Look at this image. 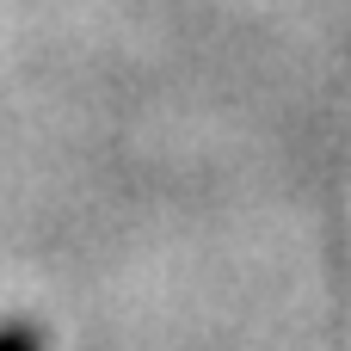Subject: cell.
I'll use <instances>...</instances> for the list:
<instances>
[{"mask_svg": "<svg viewBox=\"0 0 351 351\" xmlns=\"http://www.w3.org/2000/svg\"><path fill=\"white\" fill-rule=\"evenodd\" d=\"M0 351H43V327L25 321V315H6L0 321Z\"/></svg>", "mask_w": 351, "mask_h": 351, "instance_id": "6da1fadb", "label": "cell"}]
</instances>
